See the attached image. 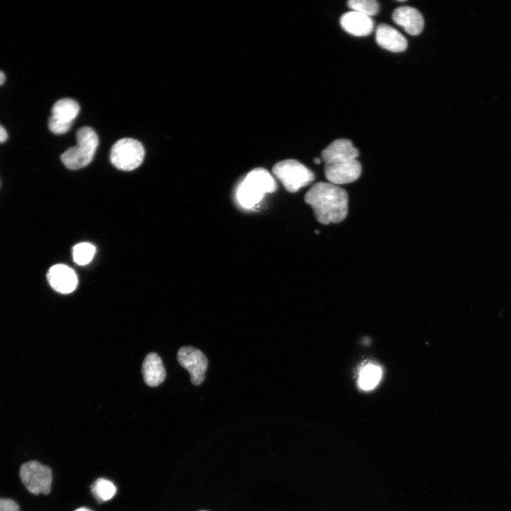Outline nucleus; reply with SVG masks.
<instances>
[{"instance_id": "8", "label": "nucleus", "mask_w": 511, "mask_h": 511, "mask_svg": "<svg viewBox=\"0 0 511 511\" xmlns=\"http://www.w3.org/2000/svg\"><path fill=\"white\" fill-rule=\"evenodd\" d=\"M79 109V104L72 99L64 98L57 101L52 107V115L48 120L50 131L55 134L67 132Z\"/></svg>"}, {"instance_id": "19", "label": "nucleus", "mask_w": 511, "mask_h": 511, "mask_svg": "<svg viewBox=\"0 0 511 511\" xmlns=\"http://www.w3.org/2000/svg\"><path fill=\"white\" fill-rule=\"evenodd\" d=\"M0 511H21V507L13 499L0 498Z\"/></svg>"}, {"instance_id": "21", "label": "nucleus", "mask_w": 511, "mask_h": 511, "mask_svg": "<svg viewBox=\"0 0 511 511\" xmlns=\"http://www.w3.org/2000/svg\"><path fill=\"white\" fill-rule=\"evenodd\" d=\"M5 81L4 73L0 70V85H1Z\"/></svg>"}, {"instance_id": "13", "label": "nucleus", "mask_w": 511, "mask_h": 511, "mask_svg": "<svg viewBox=\"0 0 511 511\" xmlns=\"http://www.w3.org/2000/svg\"><path fill=\"white\" fill-rule=\"evenodd\" d=\"M375 40L379 46L391 52H402L407 47L405 37L395 28L380 24L375 31Z\"/></svg>"}, {"instance_id": "4", "label": "nucleus", "mask_w": 511, "mask_h": 511, "mask_svg": "<svg viewBox=\"0 0 511 511\" xmlns=\"http://www.w3.org/2000/svg\"><path fill=\"white\" fill-rule=\"evenodd\" d=\"M76 138L77 145L68 148L60 156L63 164L70 170L87 166L92 160L99 144L97 133L89 126L78 129Z\"/></svg>"}, {"instance_id": "25", "label": "nucleus", "mask_w": 511, "mask_h": 511, "mask_svg": "<svg viewBox=\"0 0 511 511\" xmlns=\"http://www.w3.org/2000/svg\"><path fill=\"white\" fill-rule=\"evenodd\" d=\"M200 511H206V510H200Z\"/></svg>"}, {"instance_id": "5", "label": "nucleus", "mask_w": 511, "mask_h": 511, "mask_svg": "<svg viewBox=\"0 0 511 511\" xmlns=\"http://www.w3.org/2000/svg\"><path fill=\"white\" fill-rule=\"evenodd\" d=\"M273 173L285 189L291 193L297 192L314 179V174L305 165L293 159L280 161L273 167Z\"/></svg>"}, {"instance_id": "15", "label": "nucleus", "mask_w": 511, "mask_h": 511, "mask_svg": "<svg viewBox=\"0 0 511 511\" xmlns=\"http://www.w3.org/2000/svg\"><path fill=\"white\" fill-rule=\"evenodd\" d=\"M382 375L381 368L375 364L364 366L360 370L358 385L365 390L374 388L379 383Z\"/></svg>"}, {"instance_id": "22", "label": "nucleus", "mask_w": 511, "mask_h": 511, "mask_svg": "<svg viewBox=\"0 0 511 511\" xmlns=\"http://www.w3.org/2000/svg\"><path fill=\"white\" fill-rule=\"evenodd\" d=\"M75 511H92V510L88 508H86V507H80V508L75 510Z\"/></svg>"}, {"instance_id": "14", "label": "nucleus", "mask_w": 511, "mask_h": 511, "mask_svg": "<svg viewBox=\"0 0 511 511\" xmlns=\"http://www.w3.org/2000/svg\"><path fill=\"white\" fill-rule=\"evenodd\" d=\"M142 373L144 381L148 386H158L163 382L166 373L163 361L157 353H150L145 356Z\"/></svg>"}, {"instance_id": "12", "label": "nucleus", "mask_w": 511, "mask_h": 511, "mask_svg": "<svg viewBox=\"0 0 511 511\" xmlns=\"http://www.w3.org/2000/svg\"><path fill=\"white\" fill-rule=\"evenodd\" d=\"M340 24L347 33L356 36H366L374 28L373 19L361 13L351 11L341 16Z\"/></svg>"}, {"instance_id": "7", "label": "nucleus", "mask_w": 511, "mask_h": 511, "mask_svg": "<svg viewBox=\"0 0 511 511\" xmlns=\"http://www.w3.org/2000/svg\"><path fill=\"white\" fill-rule=\"evenodd\" d=\"M145 150L141 143L131 138L117 141L110 151V160L117 169L130 171L143 162Z\"/></svg>"}, {"instance_id": "10", "label": "nucleus", "mask_w": 511, "mask_h": 511, "mask_svg": "<svg viewBox=\"0 0 511 511\" xmlns=\"http://www.w3.org/2000/svg\"><path fill=\"white\" fill-rule=\"evenodd\" d=\"M47 279L55 291L62 294L73 292L78 283L74 270L64 264L53 265L48 271Z\"/></svg>"}, {"instance_id": "20", "label": "nucleus", "mask_w": 511, "mask_h": 511, "mask_svg": "<svg viewBox=\"0 0 511 511\" xmlns=\"http://www.w3.org/2000/svg\"><path fill=\"white\" fill-rule=\"evenodd\" d=\"M8 138V133L6 129L0 125V143L6 141Z\"/></svg>"}, {"instance_id": "17", "label": "nucleus", "mask_w": 511, "mask_h": 511, "mask_svg": "<svg viewBox=\"0 0 511 511\" xmlns=\"http://www.w3.org/2000/svg\"><path fill=\"white\" fill-rule=\"evenodd\" d=\"M95 251V247L89 243H78L72 249L73 260L78 265H86L92 260Z\"/></svg>"}, {"instance_id": "24", "label": "nucleus", "mask_w": 511, "mask_h": 511, "mask_svg": "<svg viewBox=\"0 0 511 511\" xmlns=\"http://www.w3.org/2000/svg\"><path fill=\"white\" fill-rule=\"evenodd\" d=\"M315 233H319V231H315Z\"/></svg>"}, {"instance_id": "23", "label": "nucleus", "mask_w": 511, "mask_h": 511, "mask_svg": "<svg viewBox=\"0 0 511 511\" xmlns=\"http://www.w3.org/2000/svg\"><path fill=\"white\" fill-rule=\"evenodd\" d=\"M314 163H316V164H319V163H321V160H320L319 158H315L314 159Z\"/></svg>"}, {"instance_id": "1", "label": "nucleus", "mask_w": 511, "mask_h": 511, "mask_svg": "<svg viewBox=\"0 0 511 511\" xmlns=\"http://www.w3.org/2000/svg\"><path fill=\"white\" fill-rule=\"evenodd\" d=\"M358 151L348 139H337L322 152L324 162V174L334 185H344L358 180L361 174V165L357 158Z\"/></svg>"}, {"instance_id": "3", "label": "nucleus", "mask_w": 511, "mask_h": 511, "mask_svg": "<svg viewBox=\"0 0 511 511\" xmlns=\"http://www.w3.org/2000/svg\"><path fill=\"white\" fill-rule=\"evenodd\" d=\"M277 184L265 169L252 170L240 183L236 192L238 203L243 208L251 209L258 204L267 193L274 192Z\"/></svg>"}, {"instance_id": "16", "label": "nucleus", "mask_w": 511, "mask_h": 511, "mask_svg": "<svg viewBox=\"0 0 511 511\" xmlns=\"http://www.w3.org/2000/svg\"><path fill=\"white\" fill-rule=\"evenodd\" d=\"M92 492L98 500L106 501L111 499L116 492L114 484L105 478H98L92 485Z\"/></svg>"}, {"instance_id": "11", "label": "nucleus", "mask_w": 511, "mask_h": 511, "mask_svg": "<svg viewBox=\"0 0 511 511\" xmlns=\"http://www.w3.org/2000/svg\"><path fill=\"white\" fill-rule=\"evenodd\" d=\"M393 21L402 27L408 34H419L424 28V18L416 9L403 6L394 10L392 16Z\"/></svg>"}, {"instance_id": "18", "label": "nucleus", "mask_w": 511, "mask_h": 511, "mask_svg": "<svg viewBox=\"0 0 511 511\" xmlns=\"http://www.w3.org/2000/svg\"><path fill=\"white\" fill-rule=\"evenodd\" d=\"M347 4L352 11L370 17L375 15L379 11V4L375 0H350Z\"/></svg>"}, {"instance_id": "2", "label": "nucleus", "mask_w": 511, "mask_h": 511, "mask_svg": "<svg viewBox=\"0 0 511 511\" xmlns=\"http://www.w3.org/2000/svg\"><path fill=\"white\" fill-rule=\"evenodd\" d=\"M304 202L313 209L322 224L342 221L348 214V195L345 189L330 182H319L306 193Z\"/></svg>"}, {"instance_id": "9", "label": "nucleus", "mask_w": 511, "mask_h": 511, "mask_svg": "<svg viewBox=\"0 0 511 511\" xmlns=\"http://www.w3.org/2000/svg\"><path fill=\"white\" fill-rule=\"evenodd\" d=\"M177 358L179 363L189 371L192 384L200 385L204 380L208 365L205 355L194 347L184 346L178 351Z\"/></svg>"}, {"instance_id": "6", "label": "nucleus", "mask_w": 511, "mask_h": 511, "mask_svg": "<svg viewBox=\"0 0 511 511\" xmlns=\"http://www.w3.org/2000/svg\"><path fill=\"white\" fill-rule=\"evenodd\" d=\"M19 478L26 490L31 495H48L53 481L51 468L38 460L23 463L19 468Z\"/></svg>"}]
</instances>
